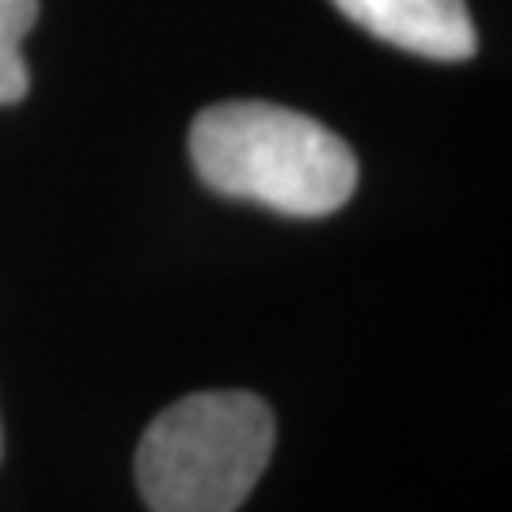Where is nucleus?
<instances>
[{
    "label": "nucleus",
    "instance_id": "nucleus-3",
    "mask_svg": "<svg viewBox=\"0 0 512 512\" xmlns=\"http://www.w3.org/2000/svg\"><path fill=\"white\" fill-rule=\"evenodd\" d=\"M368 35L429 61H467L475 54V23L467 0H334Z\"/></svg>",
    "mask_w": 512,
    "mask_h": 512
},
{
    "label": "nucleus",
    "instance_id": "nucleus-4",
    "mask_svg": "<svg viewBox=\"0 0 512 512\" xmlns=\"http://www.w3.org/2000/svg\"><path fill=\"white\" fill-rule=\"evenodd\" d=\"M38 19V0H0V107L19 103L31 88L23 38Z\"/></svg>",
    "mask_w": 512,
    "mask_h": 512
},
{
    "label": "nucleus",
    "instance_id": "nucleus-2",
    "mask_svg": "<svg viewBox=\"0 0 512 512\" xmlns=\"http://www.w3.org/2000/svg\"><path fill=\"white\" fill-rule=\"evenodd\" d=\"M270 456V406L247 391H202L152 418L133 471L152 512H236Z\"/></svg>",
    "mask_w": 512,
    "mask_h": 512
},
{
    "label": "nucleus",
    "instance_id": "nucleus-1",
    "mask_svg": "<svg viewBox=\"0 0 512 512\" xmlns=\"http://www.w3.org/2000/svg\"><path fill=\"white\" fill-rule=\"evenodd\" d=\"M190 160L209 190L285 217H327L357 190V156L323 122L277 103H217L190 126Z\"/></svg>",
    "mask_w": 512,
    "mask_h": 512
}]
</instances>
